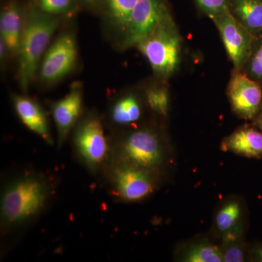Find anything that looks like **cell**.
Masks as SVG:
<instances>
[{"instance_id":"cell-1","label":"cell","mask_w":262,"mask_h":262,"mask_svg":"<svg viewBox=\"0 0 262 262\" xmlns=\"http://www.w3.org/2000/svg\"><path fill=\"white\" fill-rule=\"evenodd\" d=\"M108 161L130 164L146 169L165 180L173 169V147L165 129L155 120L114 131L110 136Z\"/></svg>"},{"instance_id":"cell-2","label":"cell","mask_w":262,"mask_h":262,"mask_svg":"<svg viewBox=\"0 0 262 262\" xmlns=\"http://www.w3.org/2000/svg\"><path fill=\"white\" fill-rule=\"evenodd\" d=\"M53 179L42 172L26 171L5 183L0 202L3 234L20 230L44 213L55 194Z\"/></svg>"},{"instance_id":"cell-3","label":"cell","mask_w":262,"mask_h":262,"mask_svg":"<svg viewBox=\"0 0 262 262\" xmlns=\"http://www.w3.org/2000/svg\"><path fill=\"white\" fill-rule=\"evenodd\" d=\"M61 17L45 13L33 3L25 10L23 33L18 53V82L27 93L37 77L39 64L59 27Z\"/></svg>"},{"instance_id":"cell-4","label":"cell","mask_w":262,"mask_h":262,"mask_svg":"<svg viewBox=\"0 0 262 262\" xmlns=\"http://www.w3.org/2000/svg\"><path fill=\"white\" fill-rule=\"evenodd\" d=\"M136 48L149 63L155 80L168 82L182 61V38L173 17L159 24Z\"/></svg>"},{"instance_id":"cell-5","label":"cell","mask_w":262,"mask_h":262,"mask_svg":"<svg viewBox=\"0 0 262 262\" xmlns=\"http://www.w3.org/2000/svg\"><path fill=\"white\" fill-rule=\"evenodd\" d=\"M101 174L110 194L124 203L146 201L165 181L146 169L118 162L108 161Z\"/></svg>"},{"instance_id":"cell-6","label":"cell","mask_w":262,"mask_h":262,"mask_svg":"<svg viewBox=\"0 0 262 262\" xmlns=\"http://www.w3.org/2000/svg\"><path fill=\"white\" fill-rule=\"evenodd\" d=\"M71 136L74 153L81 165L94 175L102 173L110 159L111 145L101 116L96 112L84 113Z\"/></svg>"},{"instance_id":"cell-7","label":"cell","mask_w":262,"mask_h":262,"mask_svg":"<svg viewBox=\"0 0 262 262\" xmlns=\"http://www.w3.org/2000/svg\"><path fill=\"white\" fill-rule=\"evenodd\" d=\"M78 61L77 37L73 30L61 33L50 45L39 64L37 75L42 83L52 85L73 72Z\"/></svg>"},{"instance_id":"cell-8","label":"cell","mask_w":262,"mask_h":262,"mask_svg":"<svg viewBox=\"0 0 262 262\" xmlns=\"http://www.w3.org/2000/svg\"><path fill=\"white\" fill-rule=\"evenodd\" d=\"M172 17L166 0H138L118 48L122 51L136 48L159 24Z\"/></svg>"},{"instance_id":"cell-9","label":"cell","mask_w":262,"mask_h":262,"mask_svg":"<svg viewBox=\"0 0 262 262\" xmlns=\"http://www.w3.org/2000/svg\"><path fill=\"white\" fill-rule=\"evenodd\" d=\"M231 110L242 120L252 121L262 106V85L241 71L232 70L227 87Z\"/></svg>"},{"instance_id":"cell-10","label":"cell","mask_w":262,"mask_h":262,"mask_svg":"<svg viewBox=\"0 0 262 262\" xmlns=\"http://www.w3.org/2000/svg\"><path fill=\"white\" fill-rule=\"evenodd\" d=\"M210 19L220 32L234 70H242L251 51L253 34L238 23L229 10Z\"/></svg>"},{"instance_id":"cell-11","label":"cell","mask_w":262,"mask_h":262,"mask_svg":"<svg viewBox=\"0 0 262 262\" xmlns=\"http://www.w3.org/2000/svg\"><path fill=\"white\" fill-rule=\"evenodd\" d=\"M148 108L144 91L130 90L114 98L108 106L106 122L112 132L123 130L145 121Z\"/></svg>"},{"instance_id":"cell-12","label":"cell","mask_w":262,"mask_h":262,"mask_svg":"<svg viewBox=\"0 0 262 262\" xmlns=\"http://www.w3.org/2000/svg\"><path fill=\"white\" fill-rule=\"evenodd\" d=\"M50 108L56 125L58 148L61 149L84 114L82 83L74 82L68 94L61 99L50 103Z\"/></svg>"},{"instance_id":"cell-13","label":"cell","mask_w":262,"mask_h":262,"mask_svg":"<svg viewBox=\"0 0 262 262\" xmlns=\"http://www.w3.org/2000/svg\"><path fill=\"white\" fill-rule=\"evenodd\" d=\"M247 212L239 196L226 198L220 203L213 218V232L219 241L246 234Z\"/></svg>"},{"instance_id":"cell-14","label":"cell","mask_w":262,"mask_h":262,"mask_svg":"<svg viewBox=\"0 0 262 262\" xmlns=\"http://www.w3.org/2000/svg\"><path fill=\"white\" fill-rule=\"evenodd\" d=\"M11 102L17 116L29 130L46 141L54 144L47 115L40 103L27 95L13 94Z\"/></svg>"},{"instance_id":"cell-15","label":"cell","mask_w":262,"mask_h":262,"mask_svg":"<svg viewBox=\"0 0 262 262\" xmlns=\"http://www.w3.org/2000/svg\"><path fill=\"white\" fill-rule=\"evenodd\" d=\"M221 149L246 158L259 159L262 158V131L252 123L243 125L223 139Z\"/></svg>"},{"instance_id":"cell-16","label":"cell","mask_w":262,"mask_h":262,"mask_svg":"<svg viewBox=\"0 0 262 262\" xmlns=\"http://www.w3.org/2000/svg\"><path fill=\"white\" fill-rule=\"evenodd\" d=\"M25 10L18 2H8L0 13V38L5 41L9 55L18 56L23 33Z\"/></svg>"},{"instance_id":"cell-17","label":"cell","mask_w":262,"mask_h":262,"mask_svg":"<svg viewBox=\"0 0 262 262\" xmlns=\"http://www.w3.org/2000/svg\"><path fill=\"white\" fill-rule=\"evenodd\" d=\"M138 0H104V20L112 34L117 37V43L123 36L131 13Z\"/></svg>"},{"instance_id":"cell-18","label":"cell","mask_w":262,"mask_h":262,"mask_svg":"<svg viewBox=\"0 0 262 262\" xmlns=\"http://www.w3.org/2000/svg\"><path fill=\"white\" fill-rule=\"evenodd\" d=\"M228 10L251 34L262 32V0H229Z\"/></svg>"},{"instance_id":"cell-19","label":"cell","mask_w":262,"mask_h":262,"mask_svg":"<svg viewBox=\"0 0 262 262\" xmlns=\"http://www.w3.org/2000/svg\"><path fill=\"white\" fill-rule=\"evenodd\" d=\"M177 261L183 262H223L219 244L208 238L194 239L179 248Z\"/></svg>"},{"instance_id":"cell-20","label":"cell","mask_w":262,"mask_h":262,"mask_svg":"<svg viewBox=\"0 0 262 262\" xmlns=\"http://www.w3.org/2000/svg\"><path fill=\"white\" fill-rule=\"evenodd\" d=\"M148 108L160 119L168 118L170 110V93L166 82L157 80L143 89Z\"/></svg>"},{"instance_id":"cell-21","label":"cell","mask_w":262,"mask_h":262,"mask_svg":"<svg viewBox=\"0 0 262 262\" xmlns=\"http://www.w3.org/2000/svg\"><path fill=\"white\" fill-rule=\"evenodd\" d=\"M219 246L223 262L251 261V245L246 234L221 239Z\"/></svg>"},{"instance_id":"cell-22","label":"cell","mask_w":262,"mask_h":262,"mask_svg":"<svg viewBox=\"0 0 262 262\" xmlns=\"http://www.w3.org/2000/svg\"><path fill=\"white\" fill-rule=\"evenodd\" d=\"M241 72L262 85V32L253 34L249 56Z\"/></svg>"},{"instance_id":"cell-23","label":"cell","mask_w":262,"mask_h":262,"mask_svg":"<svg viewBox=\"0 0 262 262\" xmlns=\"http://www.w3.org/2000/svg\"><path fill=\"white\" fill-rule=\"evenodd\" d=\"M34 3L45 13L61 18H68L76 13V0H34Z\"/></svg>"},{"instance_id":"cell-24","label":"cell","mask_w":262,"mask_h":262,"mask_svg":"<svg viewBox=\"0 0 262 262\" xmlns=\"http://www.w3.org/2000/svg\"><path fill=\"white\" fill-rule=\"evenodd\" d=\"M196 6L208 18L228 11L229 0H194Z\"/></svg>"},{"instance_id":"cell-25","label":"cell","mask_w":262,"mask_h":262,"mask_svg":"<svg viewBox=\"0 0 262 262\" xmlns=\"http://www.w3.org/2000/svg\"><path fill=\"white\" fill-rule=\"evenodd\" d=\"M251 261L262 262V243L251 245Z\"/></svg>"},{"instance_id":"cell-26","label":"cell","mask_w":262,"mask_h":262,"mask_svg":"<svg viewBox=\"0 0 262 262\" xmlns=\"http://www.w3.org/2000/svg\"><path fill=\"white\" fill-rule=\"evenodd\" d=\"M104 0H80L82 4L91 9H98L101 5H103Z\"/></svg>"},{"instance_id":"cell-27","label":"cell","mask_w":262,"mask_h":262,"mask_svg":"<svg viewBox=\"0 0 262 262\" xmlns=\"http://www.w3.org/2000/svg\"><path fill=\"white\" fill-rule=\"evenodd\" d=\"M251 123L262 131V106L259 113H258L256 117L251 121Z\"/></svg>"}]
</instances>
